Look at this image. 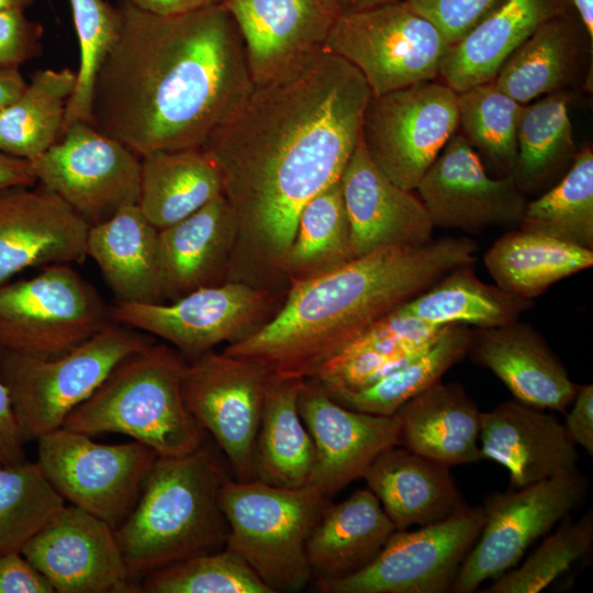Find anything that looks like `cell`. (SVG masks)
<instances>
[{
	"label": "cell",
	"mask_w": 593,
	"mask_h": 593,
	"mask_svg": "<svg viewBox=\"0 0 593 593\" xmlns=\"http://www.w3.org/2000/svg\"><path fill=\"white\" fill-rule=\"evenodd\" d=\"M371 94L355 66L323 51L255 86L208 137L201 148L219 169L236 223L225 281L286 293L284 262L300 212L340 179Z\"/></svg>",
	"instance_id": "obj_1"
},
{
	"label": "cell",
	"mask_w": 593,
	"mask_h": 593,
	"mask_svg": "<svg viewBox=\"0 0 593 593\" xmlns=\"http://www.w3.org/2000/svg\"><path fill=\"white\" fill-rule=\"evenodd\" d=\"M116 38L96 77L91 120L138 156L201 148L255 85L223 3L175 16L116 4Z\"/></svg>",
	"instance_id": "obj_2"
},
{
	"label": "cell",
	"mask_w": 593,
	"mask_h": 593,
	"mask_svg": "<svg viewBox=\"0 0 593 593\" xmlns=\"http://www.w3.org/2000/svg\"><path fill=\"white\" fill-rule=\"evenodd\" d=\"M470 237L395 245L328 272L289 283L277 313L224 353L280 377L306 378L370 325L427 290L454 268L474 264Z\"/></svg>",
	"instance_id": "obj_3"
},
{
	"label": "cell",
	"mask_w": 593,
	"mask_h": 593,
	"mask_svg": "<svg viewBox=\"0 0 593 593\" xmlns=\"http://www.w3.org/2000/svg\"><path fill=\"white\" fill-rule=\"evenodd\" d=\"M226 477L203 447L157 457L136 504L115 528L133 579L225 547L228 527L219 494Z\"/></svg>",
	"instance_id": "obj_4"
},
{
	"label": "cell",
	"mask_w": 593,
	"mask_h": 593,
	"mask_svg": "<svg viewBox=\"0 0 593 593\" xmlns=\"http://www.w3.org/2000/svg\"><path fill=\"white\" fill-rule=\"evenodd\" d=\"M184 363L179 351L154 342L121 361L61 427L89 436L123 434L159 457L198 450L203 429L182 396Z\"/></svg>",
	"instance_id": "obj_5"
},
{
	"label": "cell",
	"mask_w": 593,
	"mask_h": 593,
	"mask_svg": "<svg viewBox=\"0 0 593 593\" xmlns=\"http://www.w3.org/2000/svg\"><path fill=\"white\" fill-rule=\"evenodd\" d=\"M219 499L228 527L225 548L273 593L302 590L312 578L306 542L331 499L312 485L288 489L230 477Z\"/></svg>",
	"instance_id": "obj_6"
},
{
	"label": "cell",
	"mask_w": 593,
	"mask_h": 593,
	"mask_svg": "<svg viewBox=\"0 0 593 593\" xmlns=\"http://www.w3.org/2000/svg\"><path fill=\"white\" fill-rule=\"evenodd\" d=\"M154 343L150 335L111 321L70 351L52 358L9 350L0 354V379L8 389L24 441L60 428L128 356Z\"/></svg>",
	"instance_id": "obj_7"
},
{
	"label": "cell",
	"mask_w": 593,
	"mask_h": 593,
	"mask_svg": "<svg viewBox=\"0 0 593 593\" xmlns=\"http://www.w3.org/2000/svg\"><path fill=\"white\" fill-rule=\"evenodd\" d=\"M111 322L110 305L69 264L0 284V348L33 357L64 355Z\"/></svg>",
	"instance_id": "obj_8"
},
{
	"label": "cell",
	"mask_w": 593,
	"mask_h": 593,
	"mask_svg": "<svg viewBox=\"0 0 593 593\" xmlns=\"http://www.w3.org/2000/svg\"><path fill=\"white\" fill-rule=\"evenodd\" d=\"M449 46L429 21L402 0L343 12L323 51L355 66L372 96H379L435 80Z\"/></svg>",
	"instance_id": "obj_9"
},
{
	"label": "cell",
	"mask_w": 593,
	"mask_h": 593,
	"mask_svg": "<svg viewBox=\"0 0 593 593\" xmlns=\"http://www.w3.org/2000/svg\"><path fill=\"white\" fill-rule=\"evenodd\" d=\"M458 128L457 92L443 81L428 80L371 94L360 138L388 179L414 191Z\"/></svg>",
	"instance_id": "obj_10"
},
{
	"label": "cell",
	"mask_w": 593,
	"mask_h": 593,
	"mask_svg": "<svg viewBox=\"0 0 593 593\" xmlns=\"http://www.w3.org/2000/svg\"><path fill=\"white\" fill-rule=\"evenodd\" d=\"M286 293L239 281L194 290L170 303H120L111 321L164 339L195 358L222 343H237L261 328Z\"/></svg>",
	"instance_id": "obj_11"
},
{
	"label": "cell",
	"mask_w": 593,
	"mask_h": 593,
	"mask_svg": "<svg viewBox=\"0 0 593 593\" xmlns=\"http://www.w3.org/2000/svg\"><path fill=\"white\" fill-rule=\"evenodd\" d=\"M37 441V465L64 499L114 529L136 504L158 455L133 440L100 444L92 436L60 427Z\"/></svg>",
	"instance_id": "obj_12"
},
{
	"label": "cell",
	"mask_w": 593,
	"mask_h": 593,
	"mask_svg": "<svg viewBox=\"0 0 593 593\" xmlns=\"http://www.w3.org/2000/svg\"><path fill=\"white\" fill-rule=\"evenodd\" d=\"M586 493L588 481L577 471L489 495L482 506L483 526L450 592H473L514 568L530 545L581 505Z\"/></svg>",
	"instance_id": "obj_13"
},
{
	"label": "cell",
	"mask_w": 593,
	"mask_h": 593,
	"mask_svg": "<svg viewBox=\"0 0 593 593\" xmlns=\"http://www.w3.org/2000/svg\"><path fill=\"white\" fill-rule=\"evenodd\" d=\"M484 523L482 506L417 529L395 530L361 570L335 580H317L324 593H445Z\"/></svg>",
	"instance_id": "obj_14"
},
{
	"label": "cell",
	"mask_w": 593,
	"mask_h": 593,
	"mask_svg": "<svg viewBox=\"0 0 593 593\" xmlns=\"http://www.w3.org/2000/svg\"><path fill=\"white\" fill-rule=\"evenodd\" d=\"M31 163L37 183L90 226L138 202L141 156L90 123H72Z\"/></svg>",
	"instance_id": "obj_15"
},
{
	"label": "cell",
	"mask_w": 593,
	"mask_h": 593,
	"mask_svg": "<svg viewBox=\"0 0 593 593\" xmlns=\"http://www.w3.org/2000/svg\"><path fill=\"white\" fill-rule=\"evenodd\" d=\"M269 376L256 361L212 350L182 369L188 410L214 437L239 481L257 479L256 438Z\"/></svg>",
	"instance_id": "obj_16"
},
{
	"label": "cell",
	"mask_w": 593,
	"mask_h": 593,
	"mask_svg": "<svg viewBox=\"0 0 593 593\" xmlns=\"http://www.w3.org/2000/svg\"><path fill=\"white\" fill-rule=\"evenodd\" d=\"M415 190L434 227L468 234L518 227L528 201L511 176L488 175L461 133L451 136Z\"/></svg>",
	"instance_id": "obj_17"
},
{
	"label": "cell",
	"mask_w": 593,
	"mask_h": 593,
	"mask_svg": "<svg viewBox=\"0 0 593 593\" xmlns=\"http://www.w3.org/2000/svg\"><path fill=\"white\" fill-rule=\"evenodd\" d=\"M21 553L58 593L142 592L126 569L115 529L75 505L59 508Z\"/></svg>",
	"instance_id": "obj_18"
},
{
	"label": "cell",
	"mask_w": 593,
	"mask_h": 593,
	"mask_svg": "<svg viewBox=\"0 0 593 593\" xmlns=\"http://www.w3.org/2000/svg\"><path fill=\"white\" fill-rule=\"evenodd\" d=\"M255 86L284 77L323 52L343 10L337 0H225Z\"/></svg>",
	"instance_id": "obj_19"
},
{
	"label": "cell",
	"mask_w": 593,
	"mask_h": 593,
	"mask_svg": "<svg viewBox=\"0 0 593 593\" xmlns=\"http://www.w3.org/2000/svg\"><path fill=\"white\" fill-rule=\"evenodd\" d=\"M298 407L315 450L309 485L326 497L363 478L378 455L399 444V419L394 414L348 409L310 378L303 380Z\"/></svg>",
	"instance_id": "obj_20"
},
{
	"label": "cell",
	"mask_w": 593,
	"mask_h": 593,
	"mask_svg": "<svg viewBox=\"0 0 593 593\" xmlns=\"http://www.w3.org/2000/svg\"><path fill=\"white\" fill-rule=\"evenodd\" d=\"M90 225L47 188L0 191V284L32 267L81 262Z\"/></svg>",
	"instance_id": "obj_21"
},
{
	"label": "cell",
	"mask_w": 593,
	"mask_h": 593,
	"mask_svg": "<svg viewBox=\"0 0 593 593\" xmlns=\"http://www.w3.org/2000/svg\"><path fill=\"white\" fill-rule=\"evenodd\" d=\"M354 258L395 245L433 238L434 225L421 199L388 179L361 138L339 179Z\"/></svg>",
	"instance_id": "obj_22"
},
{
	"label": "cell",
	"mask_w": 593,
	"mask_h": 593,
	"mask_svg": "<svg viewBox=\"0 0 593 593\" xmlns=\"http://www.w3.org/2000/svg\"><path fill=\"white\" fill-rule=\"evenodd\" d=\"M482 459L510 473L512 489L579 471L575 444L555 415L518 401L481 412Z\"/></svg>",
	"instance_id": "obj_23"
},
{
	"label": "cell",
	"mask_w": 593,
	"mask_h": 593,
	"mask_svg": "<svg viewBox=\"0 0 593 593\" xmlns=\"http://www.w3.org/2000/svg\"><path fill=\"white\" fill-rule=\"evenodd\" d=\"M467 356L493 372L516 401L537 409L566 414L579 389L544 336L519 320L471 328Z\"/></svg>",
	"instance_id": "obj_24"
},
{
	"label": "cell",
	"mask_w": 593,
	"mask_h": 593,
	"mask_svg": "<svg viewBox=\"0 0 593 593\" xmlns=\"http://www.w3.org/2000/svg\"><path fill=\"white\" fill-rule=\"evenodd\" d=\"M363 479L398 530L438 523L468 507L449 466L403 446L378 455Z\"/></svg>",
	"instance_id": "obj_25"
},
{
	"label": "cell",
	"mask_w": 593,
	"mask_h": 593,
	"mask_svg": "<svg viewBox=\"0 0 593 593\" xmlns=\"http://www.w3.org/2000/svg\"><path fill=\"white\" fill-rule=\"evenodd\" d=\"M235 236V217L223 194L186 219L159 230L165 301L224 282Z\"/></svg>",
	"instance_id": "obj_26"
},
{
	"label": "cell",
	"mask_w": 593,
	"mask_h": 593,
	"mask_svg": "<svg viewBox=\"0 0 593 593\" xmlns=\"http://www.w3.org/2000/svg\"><path fill=\"white\" fill-rule=\"evenodd\" d=\"M567 4L568 0H502L448 47L438 77L457 93L492 81L542 23L566 13Z\"/></svg>",
	"instance_id": "obj_27"
},
{
	"label": "cell",
	"mask_w": 593,
	"mask_h": 593,
	"mask_svg": "<svg viewBox=\"0 0 593 593\" xmlns=\"http://www.w3.org/2000/svg\"><path fill=\"white\" fill-rule=\"evenodd\" d=\"M394 415L398 446L449 467L482 459L481 412L460 383L440 380L406 401Z\"/></svg>",
	"instance_id": "obj_28"
},
{
	"label": "cell",
	"mask_w": 593,
	"mask_h": 593,
	"mask_svg": "<svg viewBox=\"0 0 593 593\" xmlns=\"http://www.w3.org/2000/svg\"><path fill=\"white\" fill-rule=\"evenodd\" d=\"M158 232L137 204L91 225L87 256L120 303L165 302Z\"/></svg>",
	"instance_id": "obj_29"
},
{
	"label": "cell",
	"mask_w": 593,
	"mask_h": 593,
	"mask_svg": "<svg viewBox=\"0 0 593 593\" xmlns=\"http://www.w3.org/2000/svg\"><path fill=\"white\" fill-rule=\"evenodd\" d=\"M583 25L557 15L542 23L503 64L494 83L525 105L567 90L583 77L592 54Z\"/></svg>",
	"instance_id": "obj_30"
},
{
	"label": "cell",
	"mask_w": 593,
	"mask_h": 593,
	"mask_svg": "<svg viewBox=\"0 0 593 593\" xmlns=\"http://www.w3.org/2000/svg\"><path fill=\"white\" fill-rule=\"evenodd\" d=\"M396 530L369 489L327 506L306 542L312 577L335 580L369 564Z\"/></svg>",
	"instance_id": "obj_31"
},
{
	"label": "cell",
	"mask_w": 593,
	"mask_h": 593,
	"mask_svg": "<svg viewBox=\"0 0 593 593\" xmlns=\"http://www.w3.org/2000/svg\"><path fill=\"white\" fill-rule=\"evenodd\" d=\"M304 378L270 373L256 438L257 479L296 489L309 485L315 450L299 413L298 398Z\"/></svg>",
	"instance_id": "obj_32"
},
{
	"label": "cell",
	"mask_w": 593,
	"mask_h": 593,
	"mask_svg": "<svg viewBox=\"0 0 593 593\" xmlns=\"http://www.w3.org/2000/svg\"><path fill=\"white\" fill-rule=\"evenodd\" d=\"M221 194L219 169L202 148L159 150L141 157L137 205L157 230L186 219Z\"/></svg>",
	"instance_id": "obj_33"
},
{
	"label": "cell",
	"mask_w": 593,
	"mask_h": 593,
	"mask_svg": "<svg viewBox=\"0 0 593 593\" xmlns=\"http://www.w3.org/2000/svg\"><path fill=\"white\" fill-rule=\"evenodd\" d=\"M483 261L497 287L533 300L552 284L591 268L593 250L516 227L491 245Z\"/></svg>",
	"instance_id": "obj_34"
},
{
	"label": "cell",
	"mask_w": 593,
	"mask_h": 593,
	"mask_svg": "<svg viewBox=\"0 0 593 593\" xmlns=\"http://www.w3.org/2000/svg\"><path fill=\"white\" fill-rule=\"evenodd\" d=\"M557 91L525 104L517 130V155L512 178L527 195L540 194L559 180L574 155L569 115L571 96Z\"/></svg>",
	"instance_id": "obj_35"
},
{
	"label": "cell",
	"mask_w": 593,
	"mask_h": 593,
	"mask_svg": "<svg viewBox=\"0 0 593 593\" xmlns=\"http://www.w3.org/2000/svg\"><path fill=\"white\" fill-rule=\"evenodd\" d=\"M533 306V300L481 281L473 270V264H467L450 270L401 309L437 326L465 324L474 328H491L519 320L522 313Z\"/></svg>",
	"instance_id": "obj_36"
},
{
	"label": "cell",
	"mask_w": 593,
	"mask_h": 593,
	"mask_svg": "<svg viewBox=\"0 0 593 593\" xmlns=\"http://www.w3.org/2000/svg\"><path fill=\"white\" fill-rule=\"evenodd\" d=\"M76 71L42 69L23 92L0 112V152L35 160L59 139Z\"/></svg>",
	"instance_id": "obj_37"
},
{
	"label": "cell",
	"mask_w": 593,
	"mask_h": 593,
	"mask_svg": "<svg viewBox=\"0 0 593 593\" xmlns=\"http://www.w3.org/2000/svg\"><path fill=\"white\" fill-rule=\"evenodd\" d=\"M471 326L446 325L417 357L360 390L324 389L342 405L370 414L391 416L406 401L441 380L468 351Z\"/></svg>",
	"instance_id": "obj_38"
},
{
	"label": "cell",
	"mask_w": 593,
	"mask_h": 593,
	"mask_svg": "<svg viewBox=\"0 0 593 593\" xmlns=\"http://www.w3.org/2000/svg\"><path fill=\"white\" fill-rule=\"evenodd\" d=\"M518 228L593 250V150L585 144L564 175L528 200Z\"/></svg>",
	"instance_id": "obj_39"
},
{
	"label": "cell",
	"mask_w": 593,
	"mask_h": 593,
	"mask_svg": "<svg viewBox=\"0 0 593 593\" xmlns=\"http://www.w3.org/2000/svg\"><path fill=\"white\" fill-rule=\"evenodd\" d=\"M354 259L339 180L301 210L284 262L288 283L334 270Z\"/></svg>",
	"instance_id": "obj_40"
},
{
	"label": "cell",
	"mask_w": 593,
	"mask_h": 593,
	"mask_svg": "<svg viewBox=\"0 0 593 593\" xmlns=\"http://www.w3.org/2000/svg\"><path fill=\"white\" fill-rule=\"evenodd\" d=\"M459 127L499 177L512 176L517 155V130L524 105L494 81L457 93Z\"/></svg>",
	"instance_id": "obj_41"
},
{
	"label": "cell",
	"mask_w": 593,
	"mask_h": 593,
	"mask_svg": "<svg viewBox=\"0 0 593 593\" xmlns=\"http://www.w3.org/2000/svg\"><path fill=\"white\" fill-rule=\"evenodd\" d=\"M64 505L37 462L0 466V553L21 552Z\"/></svg>",
	"instance_id": "obj_42"
},
{
	"label": "cell",
	"mask_w": 593,
	"mask_h": 593,
	"mask_svg": "<svg viewBox=\"0 0 593 593\" xmlns=\"http://www.w3.org/2000/svg\"><path fill=\"white\" fill-rule=\"evenodd\" d=\"M139 586L148 593H273L225 547L159 568L144 575Z\"/></svg>",
	"instance_id": "obj_43"
},
{
	"label": "cell",
	"mask_w": 593,
	"mask_h": 593,
	"mask_svg": "<svg viewBox=\"0 0 593 593\" xmlns=\"http://www.w3.org/2000/svg\"><path fill=\"white\" fill-rule=\"evenodd\" d=\"M593 515L586 512L580 519L570 515L558 523L538 548L518 568L495 578L483 593H538L566 572L592 547Z\"/></svg>",
	"instance_id": "obj_44"
},
{
	"label": "cell",
	"mask_w": 593,
	"mask_h": 593,
	"mask_svg": "<svg viewBox=\"0 0 593 593\" xmlns=\"http://www.w3.org/2000/svg\"><path fill=\"white\" fill-rule=\"evenodd\" d=\"M68 1L78 40L79 66L63 131L75 122L90 123L96 77L116 38L120 25L118 7L105 0Z\"/></svg>",
	"instance_id": "obj_45"
},
{
	"label": "cell",
	"mask_w": 593,
	"mask_h": 593,
	"mask_svg": "<svg viewBox=\"0 0 593 593\" xmlns=\"http://www.w3.org/2000/svg\"><path fill=\"white\" fill-rule=\"evenodd\" d=\"M429 21L449 45L460 41L502 0H403Z\"/></svg>",
	"instance_id": "obj_46"
},
{
	"label": "cell",
	"mask_w": 593,
	"mask_h": 593,
	"mask_svg": "<svg viewBox=\"0 0 593 593\" xmlns=\"http://www.w3.org/2000/svg\"><path fill=\"white\" fill-rule=\"evenodd\" d=\"M44 29L23 10L0 11V66L20 68L41 55Z\"/></svg>",
	"instance_id": "obj_47"
},
{
	"label": "cell",
	"mask_w": 593,
	"mask_h": 593,
	"mask_svg": "<svg viewBox=\"0 0 593 593\" xmlns=\"http://www.w3.org/2000/svg\"><path fill=\"white\" fill-rule=\"evenodd\" d=\"M49 581L19 551L0 553V593H54Z\"/></svg>",
	"instance_id": "obj_48"
},
{
	"label": "cell",
	"mask_w": 593,
	"mask_h": 593,
	"mask_svg": "<svg viewBox=\"0 0 593 593\" xmlns=\"http://www.w3.org/2000/svg\"><path fill=\"white\" fill-rule=\"evenodd\" d=\"M566 413V430L575 445L593 455V385H579L577 394Z\"/></svg>",
	"instance_id": "obj_49"
},
{
	"label": "cell",
	"mask_w": 593,
	"mask_h": 593,
	"mask_svg": "<svg viewBox=\"0 0 593 593\" xmlns=\"http://www.w3.org/2000/svg\"><path fill=\"white\" fill-rule=\"evenodd\" d=\"M24 443L8 389L0 379V466L24 461Z\"/></svg>",
	"instance_id": "obj_50"
},
{
	"label": "cell",
	"mask_w": 593,
	"mask_h": 593,
	"mask_svg": "<svg viewBox=\"0 0 593 593\" xmlns=\"http://www.w3.org/2000/svg\"><path fill=\"white\" fill-rule=\"evenodd\" d=\"M135 7L164 16H175L192 13L225 0H128Z\"/></svg>",
	"instance_id": "obj_51"
},
{
	"label": "cell",
	"mask_w": 593,
	"mask_h": 593,
	"mask_svg": "<svg viewBox=\"0 0 593 593\" xmlns=\"http://www.w3.org/2000/svg\"><path fill=\"white\" fill-rule=\"evenodd\" d=\"M37 183L30 160L0 152V191Z\"/></svg>",
	"instance_id": "obj_52"
},
{
	"label": "cell",
	"mask_w": 593,
	"mask_h": 593,
	"mask_svg": "<svg viewBox=\"0 0 593 593\" xmlns=\"http://www.w3.org/2000/svg\"><path fill=\"white\" fill-rule=\"evenodd\" d=\"M26 85L19 68L0 66V112L23 92Z\"/></svg>",
	"instance_id": "obj_53"
},
{
	"label": "cell",
	"mask_w": 593,
	"mask_h": 593,
	"mask_svg": "<svg viewBox=\"0 0 593 593\" xmlns=\"http://www.w3.org/2000/svg\"><path fill=\"white\" fill-rule=\"evenodd\" d=\"M581 23L593 43V0H572Z\"/></svg>",
	"instance_id": "obj_54"
},
{
	"label": "cell",
	"mask_w": 593,
	"mask_h": 593,
	"mask_svg": "<svg viewBox=\"0 0 593 593\" xmlns=\"http://www.w3.org/2000/svg\"><path fill=\"white\" fill-rule=\"evenodd\" d=\"M343 12L360 11L402 0H337Z\"/></svg>",
	"instance_id": "obj_55"
},
{
	"label": "cell",
	"mask_w": 593,
	"mask_h": 593,
	"mask_svg": "<svg viewBox=\"0 0 593 593\" xmlns=\"http://www.w3.org/2000/svg\"><path fill=\"white\" fill-rule=\"evenodd\" d=\"M36 0H0V11L23 10L33 5Z\"/></svg>",
	"instance_id": "obj_56"
},
{
	"label": "cell",
	"mask_w": 593,
	"mask_h": 593,
	"mask_svg": "<svg viewBox=\"0 0 593 593\" xmlns=\"http://www.w3.org/2000/svg\"><path fill=\"white\" fill-rule=\"evenodd\" d=\"M0 354H1V348H0Z\"/></svg>",
	"instance_id": "obj_57"
}]
</instances>
